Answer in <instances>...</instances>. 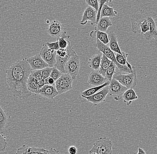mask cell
<instances>
[{
	"label": "cell",
	"instance_id": "9c48e42d",
	"mask_svg": "<svg viewBox=\"0 0 157 154\" xmlns=\"http://www.w3.org/2000/svg\"><path fill=\"white\" fill-rule=\"evenodd\" d=\"M108 86L109 85L106 86L96 94L90 96H81L84 99H86L88 101L92 103L94 106H97L99 104L105 102V101L106 97L109 94V86Z\"/></svg>",
	"mask_w": 157,
	"mask_h": 154
},
{
	"label": "cell",
	"instance_id": "ee69618b",
	"mask_svg": "<svg viewBox=\"0 0 157 154\" xmlns=\"http://www.w3.org/2000/svg\"><path fill=\"white\" fill-rule=\"evenodd\" d=\"M98 154L97 153H94V152H89V154Z\"/></svg>",
	"mask_w": 157,
	"mask_h": 154
},
{
	"label": "cell",
	"instance_id": "7402d4cb",
	"mask_svg": "<svg viewBox=\"0 0 157 154\" xmlns=\"http://www.w3.org/2000/svg\"><path fill=\"white\" fill-rule=\"evenodd\" d=\"M117 14V12L115 11L113 8L109 6L107 4H105L101 9L100 18L102 17H115Z\"/></svg>",
	"mask_w": 157,
	"mask_h": 154
},
{
	"label": "cell",
	"instance_id": "ffe728a7",
	"mask_svg": "<svg viewBox=\"0 0 157 154\" xmlns=\"http://www.w3.org/2000/svg\"><path fill=\"white\" fill-rule=\"evenodd\" d=\"M102 54V53L101 52L100 54L94 55L88 60V65L93 70L98 71L99 70Z\"/></svg>",
	"mask_w": 157,
	"mask_h": 154
},
{
	"label": "cell",
	"instance_id": "ba28073f",
	"mask_svg": "<svg viewBox=\"0 0 157 154\" xmlns=\"http://www.w3.org/2000/svg\"><path fill=\"white\" fill-rule=\"evenodd\" d=\"M108 86L109 95L112 96L116 101H121L122 100L123 95L128 89L117 80L113 78Z\"/></svg>",
	"mask_w": 157,
	"mask_h": 154
},
{
	"label": "cell",
	"instance_id": "836d02e7",
	"mask_svg": "<svg viewBox=\"0 0 157 154\" xmlns=\"http://www.w3.org/2000/svg\"><path fill=\"white\" fill-rule=\"evenodd\" d=\"M113 0H99V3H100V6H99V9L98 12V14H97V22L98 23L100 18V15H101V9L103 5L105 3H108V2L111 3Z\"/></svg>",
	"mask_w": 157,
	"mask_h": 154
},
{
	"label": "cell",
	"instance_id": "f1b7e54d",
	"mask_svg": "<svg viewBox=\"0 0 157 154\" xmlns=\"http://www.w3.org/2000/svg\"><path fill=\"white\" fill-rule=\"evenodd\" d=\"M7 119L6 112L0 106V132H2L4 130Z\"/></svg>",
	"mask_w": 157,
	"mask_h": 154
},
{
	"label": "cell",
	"instance_id": "8d00e7d4",
	"mask_svg": "<svg viewBox=\"0 0 157 154\" xmlns=\"http://www.w3.org/2000/svg\"><path fill=\"white\" fill-rule=\"evenodd\" d=\"M29 146L23 145L17 149L16 154H29Z\"/></svg>",
	"mask_w": 157,
	"mask_h": 154
},
{
	"label": "cell",
	"instance_id": "d6a6232c",
	"mask_svg": "<svg viewBox=\"0 0 157 154\" xmlns=\"http://www.w3.org/2000/svg\"><path fill=\"white\" fill-rule=\"evenodd\" d=\"M85 2L89 6L93 8L98 12L99 8L98 0H85Z\"/></svg>",
	"mask_w": 157,
	"mask_h": 154
},
{
	"label": "cell",
	"instance_id": "4dcf8cb0",
	"mask_svg": "<svg viewBox=\"0 0 157 154\" xmlns=\"http://www.w3.org/2000/svg\"><path fill=\"white\" fill-rule=\"evenodd\" d=\"M62 73L59 71L58 69L54 66L52 67V69L50 77L53 78L55 82H56V81L58 79H59L61 76Z\"/></svg>",
	"mask_w": 157,
	"mask_h": 154
},
{
	"label": "cell",
	"instance_id": "74e56055",
	"mask_svg": "<svg viewBox=\"0 0 157 154\" xmlns=\"http://www.w3.org/2000/svg\"><path fill=\"white\" fill-rule=\"evenodd\" d=\"M46 44L49 48L53 49L56 51H57L60 48L59 47V41L58 40L53 43L47 42Z\"/></svg>",
	"mask_w": 157,
	"mask_h": 154
},
{
	"label": "cell",
	"instance_id": "4316f807",
	"mask_svg": "<svg viewBox=\"0 0 157 154\" xmlns=\"http://www.w3.org/2000/svg\"><path fill=\"white\" fill-rule=\"evenodd\" d=\"M27 88L28 91L32 93L37 94L38 91V85L36 79L29 76L27 81Z\"/></svg>",
	"mask_w": 157,
	"mask_h": 154
},
{
	"label": "cell",
	"instance_id": "d590c367",
	"mask_svg": "<svg viewBox=\"0 0 157 154\" xmlns=\"http://www.w3.org/2000/svg\"><path fill=\"white\" fill-rule=\"evenodd\" d=\"M30 76L34 77L37 80L43 79L42 75V69H36L32 70L30 74Z\"/></svg>",
	"mask_w": 157,
	"mask_h": 154
},
{
	"label": "cell",
	"instance_id": "6da1fadb",
	"mask_svg": "<svg viewBox=\"0 0 157 154\" xmlns=\"http://www.w3.org/2000/svg\"><path fill=\"white\" fill-rule=\"evenodd\" d=\"M32 70L26 58H24L13 63L5 71L7 83L16 98L26 100L32 95L27 89L26 85Z\"/></svg>",
	"mask_w": 157,
	"mask_h": 154
},
{
	"label": "cell",
	"instance_id": "8fae6325",
	"mask_svg": "<svg viewBox=\"0 0 157 154\" xmlns=\"http://www.w3.org/2000/svg\"><path fill=\"white\" fill-rule=\"evenodd\" d=\"M63 24L57 20H54L47 27L48 34L53 38H58L61 35L63 32Z\"/></svg>",
	"mask_w": 157,
	"mask_h": 154
},
{
	"label": "cell",
	"instance_id": "83f0119b",
	"mask_svg": "<svg viewBox=\"0 0 157 154\" xmlns=\"http://www.w3.org/2000/svg\"><path fill=\"white\" fill-rule=\"evenodd\" d=\"M116 65L112 62L109 66L105 72V77L109 82H110L111 81L114 74L116 72Z\"/></svg>",
	"mask_w": 157,
	"mask_h": 154
},
{
	"label": "cell",
	"instance_id": "e575fe53",
	"mask_svg": "<svg viewBox=\"0 0 157 154\" xmlns=\"http://www.w3.org/2000/svg\"><path fill=\"white\" fill-rule=\"evenodd\" d=\"M52 69V67H49V66L44 68L42 69V75L43 79H45L50 77Z\"/></svg>",
	"mask_w": 157,
	"mask_h": 154
},
{
	"label": "cell",
	"instance_id": "e0dca14e",
	"mask_svg": "<svg viewBox=\"0 0 157 154\" xmlns=\"http://www.w3.org/2000/svg\"><path fill=\"white\" fill-rule=\"evenodd\" d=\"M113 24L109 17H101L98 23H96L95 27V30L106 32L109 26H112Z\"/></svg>",
	"mask_w": 157,
	"mask_h": 154
},
{
	"label": "cell",
	"instance_id": "b9f144b4",
	"mask_svg": "<svg viewBox=\"0 0 157 154\" xmlns=\"http://www.w3.org/2000/svg\"><path fill=\"white\" fill-rule=\"evenodd\" d=\"M47 154H59V151L56 149L51 148L50 149L48 150V153Z\"/></svg>",
	"mask_w": 157,
	"mask_h": 154
},
{
	"label": "cell",
	"instance_id": "f546056e",
	"mask_svg": "<svg viewBox=\"0 0 157 154\" xmlns=\"http://www.w3.org/2000/svg\"><path fill=\"white\" fill-rule=\"evenodd\" d=\"M29 154H47L48 150L42 148L29 147Z\"/></svg>",
	"mask_w": 157,
	"mask_h": 154
},
{
	"label": "cell",
	"instance_id": "1f68e13d",
	"mask_svg": "<svg viewBox=\"0 0 157 154\" xmlns=\"http://www.w3.org/2000/svg\"><path fill=\"white\" fill-rule=\"evenodd\" d=\"M7 147V143L6 137L0 134V152H5Z\"/></svg>",
	"mask_w": 157,
	"mask_h": 154
},
{
	"label": "cell",
	"instance_id": "30bf717a",
	"mask_svg": "<svg viewBox=\"0 0 157 154\" xmlns=\"http://www.w3.org/2000/svg\"><path fill=\"white\" fill-rule=\"evenodd\" d=\"M39 54L49 67H53L56 63V51L55 52L51 53L48 50V47L46 44H44L40 51Z\"/></svg>",
	"mask_w": 157,
	"mask_h": 154
},
{
	"label": "cell",
	"instance_id": "5bb4252c",
	"mask_svg": "<svg viewBox=\"0 0 157 154\" xmlns=\"http://www.w3.org/2000/svg\"><path fill=\"white\" fill-rule=\"evenodd\" d=\"M97 14L98 12L93 8L88 6L84 10L82 19L80 24L81 25H85L88 22V21H91L92 24H96L97 22Z\"/></svg>",
	"mask_w": 157,
	"mask_h": 154
},
{
	"label": "cell",
	"instance_id": "44dd1931",
	"mask_svg": "<svg viewBox=\"0 0 157 154\" xmlns=\"http://www.w3.org/2000/svg\"><path fill=\"white\" fill-rule=\"evenodd\" d=\"M90 36L92 38L98 39L103 44L107 45L109 42L108 34L106 32L100 31H92L90 33Z\"/></svg>",
	"mask_w": 157,
	"mask_h": 154
},
{
	"label": "cell",
	"instance_id": "cb8c5ba5",
	"mask_svg": "<svg viewBox=\"0 0 157 154\" xmlns=\"http://www.w3.org/2000/svg\"><path fill=\"white\" fill-rule=\"evenodd\" d=\"M70 38V36L67 35L66 31H63L61 35L59 38H57V40L59 41L60 48L66 49L71 45L70 42L68 40Z\"/></svg>",
	"mask_w": 157,
	"mask_h": 154
},
{
	"label": "cell",
	"instance_id": "f35d334b",
	"mask_svg": "<svg viewBox=\"0 0 157 154\" xmlns=\"http://www.w3.org/2000/svg\"><path fill=\"white\" fill-rule=\"evenodd\" d=\"M44 82H45V85H50V86L55 87V81L53 78L51 77H49L44 79Z\"/></svg>",
	"mask_w": 157,
	"mask_h": 154
},
{
	"label": "cell",
	"instance_id": "277c9868",
	"mask_svg": "<svg viewBox=\"0 0 157 154\" xmlns=\"http://www.w3.org/2000/svg\"><path fill=\"white\" fill-rule=\"evenodd\" d=\"M112 143L107 137H100L93 144V147L89 152L98 154H112Z\"/></svg>",
	"mask_w": 157,
	"mask_h": 154
},
{
	"label": "cell",
	"instance_id": "3957f363",
	"mask_svg": "<svg viewBox=\"0 0 157 154\" xmlns=\"http://www.w3.org/2000/svg\"><path fill=\"white\" fill-rule=\"evenodd\" d=\"M95 46L100 52L105 54L109 59L110 60L116 65L119 72L123 73H131L136 70L135 67L133 69H131L128 67L127 66H122L119 64L116 59L114 52L110 50L107 45L103 44L98 39H96Z\"/></svg>",
	"mask_w": 157,
	"mask_h": 154
},
{
	"label": "cell",
	"instance_id": "f6af8a7d",
	"mask_svg": "<svg viewBox=\"0 0 157 154\" xmlns=\"http://www.w3.org/2000/svg\"><path fill=\"white\" fill-rule=\"evenodd\" d=\"M47 23H48H48H49V21H47Z\"/></svg>",
	"mask_w": 157,
	"mask_h": 154
},
{
	"label": "cell",
	"instance_id": "7bdbcfd3",
	"mask_svg": "<svg viewBox=\"0 0 157 154\" xmlns=\"http://www.w3.org/2000/svg\"><path fill=\"white\" fill-rule=\"evenodd\" d=\"M137 154H146L145 151L141 148H139Z\"/></svg>",
	"mask_w": 157,
	"mask_h": 154
},
{
	"label": "cell",
	"instance_id": "7a4b0ae2",
	"mask_svg": "<svg viewBox=\"0 0 157 154\" xmlns=\"http://www.w3.org/2000/svg\"><path fill=\"white\" fill-rule=\"evenodd\" d=\"M149 15V13L144 11H138L132 14L131 17L132 33L144 35L150 31Z\"/></svg>",
	"mask_w": 157,
	"mask_h": 154
},
{
	"label": "cell",
	"instance_id": "ab89813d",
	"mask_svg": "<svg viewBox=\"0 0 157 154\" xmlns=\"http://www.w3.org/2000/svg\"><path fill=\"white\" fill-rule=\"evenodd\" d=\"M36 80L37 85H38V90H39V89H41L45 85L44 79H39V80L36 79Z\"/></svg>",
	"mask_w": 157,
	"mask_h": 154
},
{
	"label": "cell",
	"instance_id": "484cf974",
	"mask_svg": "<svg viewBox=\"0 0 157 154\" xmlns=\"http://www.w3.org/2000/svg\"><path fill=\"white\" fill-rule=\"evenodd\" d=\"M110 82L108 81L106 82L101 86H98V87H93L87 89L83 91L81 94V96H92L94 94H96V93L99 92L100 90L102 89L104 87L106 86H108Z\"/></svg>",
	"mask_w": 157,
	"mask_h": 154
},
{
	"label": "cell",
	"instance_id": "7c38bea8",
	"mask_svg": "<svg viewBox=\"0 0 157 154\" xmlns=\"http://www.w3.org/2000/svg\"><path fill=\"white\" fill-rule=\"evenodd\" d=\"M105 77L102 75L98 71L93 70L89 73L88 82L90 86L98 87L101 86L108 82Z\"/></svg>",
	"mask_w": 157,
	"mask_h": 154
},
{
	"label": "cell",
	"instance_id": "2e32d148",
	"mask_svg": "<svg viewBox=\"0 0 157 154\" xmlns=\"http://www.w3.org/2000/svg\"><path fill=\"white\" fill-rule=\"evenodd\" d=\"M37 94L44 98L52 100L59 95L56 87L50 85H45L41 89L38 90Z\"/></svg>",
	"mask_w": 157,
	"mask_h": 154
},
{
	"label": "cell",
	"instance_id": "9a60e30c",
	"mask_svg": "<svg viewBox=\"0 0 157 154\" xmlns=\"http://www.w3.org/2000/svg\"><path fill=\"white\" fill-rule=\"evenodd\" d=\"M149 21L150 25V31L143 36L147 41L154 39L155 42L157 43V23L152 13H150Z\"/></svg>",
	"mask_w": 157,
	"mask_h": 154
},
{
	"label": "cell",
	"instance_id": "d6986e66",
	"mask_svg": "<svg viewBox=\"0 0 157 154\" xmlns=\"http://www.w3.org/2000/svg\"><path fill=\"white\" fill-rule=\"evenodd\" d=\"M109 43V47L112 51L122 55V51L121 50L118 43L117 36L114 32L111 33Z\"/></svg>",
	"mask_w": 157,
	"mask_h": 154
},
{
	"label": "cell",
	"instance_id": "d4e9b609",
	"mask_svg": "<svg viewBox=\"0 0 157 154\" xmlns=\"http://www.w3.org/2000/svg\"><path fill=\"white\" fill-rule=\"evenodd\" d=\"M111 62V61L109 59L105 54H103L98 72L100 73L104 77H105L106 71Z\"/></svg>",
	"mask_w": 157,
	"mask_h": 154
},
{
	"label": "cell",
	"instance_id": "52a82bcc",
	"mask_svg": "<svg viewBox=\"0 0 157 154\" xmlns=\"http://www.w3.org/2000/svg\"><path fill=\"white\" fill-rule=\"evenodd\" d=\"M79 58L76 53L71 56L65 66L66 73H68L73 80H75L78 75L80 68Z\"/></svg>",
	"mask_w": 157,
	"mask_h": 154
},
{
	"label": "cell",
	"instance_id": "603a6c76",
	"mask_svg": "<svg viewBox=\"0 0 157 154\" xmlns=\"http://www.w3.org/2000/svg\"><path fill=\"white\" fill-rule=\"evenodd\" d=\"M122 55L118 53H114L117 62L119 64L122 66H127L130 69H133L134 66H132L127 61V57L128 54L124 51H122Z\"/></svg>",
	"mask_w": 157,
	"mask_h": 154
},
{
	"label": "cell",
	"instance_id": "60d3db41",
	"mask_svg": "<svg viewBox=\"0 0 157 154\" xmlns=\"http://www.w3.org/2000/svg\"><path fill=\"white\" fill-rule=\"evenodd\" d=\"M68 152L69 154H76L77 153V148L74 146H71L68 148Z\"/></svg>",
	"mask_w": 157,
	"mask_h": 154
},
{
	"label": "cell",
	"instance_id": "ac0fdd59",
	"mask_svg": "<svg viewBox=\"0 0 157 154\" xmlns=\"http://www.w3.org/2000/svg\"><path fill=\"white\" fill-rule=\"evenodd\" d=\"M137 99L138 96L133 89H128L122 96V100L127 106L130 105L132 101Z\"/></svg>",
	"mask_w": 157,
	"mask_h": 154
},
{
	"label": "cell",
	"instance_id": "5b68a950",
	"mask_svg": "<svg viewBox=\"0 0 157 154\" xmlns=\"http://www.w3.org/2000/svg\"><path fill=\"white\" fill-rule=\"evenodd\" d=\"M113 78L117 80L127 89H133L137 84L136 70L131 73H123L119 72H116L113 76Z\"/></svg>",
	"mask_w": 157,
	"mask_h": 154
},
{
	"label": "cell",
	"instance_id": "4fadbf2b",
	"mask_svg": "<svg viewBox=\"0 0 157 154\" xmlns=\"http://www.w3.org/2000/svg\"><path fill=\"white\" fill-rule=\"evenodd\" d=\"M26 60L32 68V70L42 69L44 68L49 66L48 64L44 61L39 54H37L33 56L26 58Z\"/></svg>",
	"mask_w": 157,
	"mask_h": 154
},
{
	"label": "cell",
	"instance_id": "8992f818",
	"mask_svg": "<svg viewBox=\"0 0 157 154\" xmlns=\"http://www.w3.org/2000/svg\"><path fill=\"white\" fill-rule=\"evenodd\" d=\"M73 79L67 73H62L61 76L55 82V87L59 95L72 89Z\"/></svg>",
	"mask_w": 157,
	"mask_h": 154
}]
</instances>
